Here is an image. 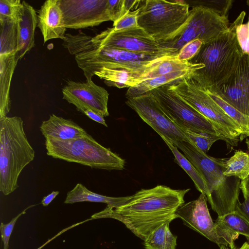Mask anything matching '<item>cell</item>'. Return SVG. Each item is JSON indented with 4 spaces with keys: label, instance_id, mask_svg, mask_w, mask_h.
Listing matches in <instances>:
<instances>
[{
    "label": "cell",
    "instance_id": "cell-41",
    "mask_svg": "<svg viewBox=\"0 0 249 249\" xmlns=\"http://www.w3.org/2000/svg\"><path fill=\"white\" fill-rule=\"evenodd\" d=\"M219 248L220 249H249V242H245L240 248H237L235 247L232 249H231L225 245H221Z\"/></svg>",
    "mask_w": 249,
    "mask_h": 249
},
{
    "label": "cell",
    "instance_id": "cell-15",
    "mask_svg": "<svg viewBox=\"0 0 249 249\" xmlns=\"http://www.w3.org/2000/svg\"><path fill=\"white\" fill-rule=\"evenodd\" d=\"M173 145L182 151L206 181L209 190L208 200L223 184L226 178L223 172L227 159L211 157L186 141L177 142Z\"/></svg>",
    "mask_w": 249,
    "mask_h": 249
},
{
    "label": "cell",
    "instance_id": "cell-8",
    "mask_svg": "<svg viewBox=\"0 0 249 249\" xmlns=\"http://www.w3.org/2000/svg\"><path fill=\"white\" fill-rule=\"evenodd\" d=\"M228 16H222L202 5H196L190 10L185 24L168 39L158 41L161 46L175 50L178 53L186 43L200 39L203 44L216 38L229 28Z\"/></svg>",
    "mask_w": 249,
    "mask_h": 249
},
{
    "label": "cell",
    "instance_id": "cell-16",
    "mask_svg": "<svg viewBox=\"0 0 249 249\" xmlns=\"http://www.w3.org/2000/svg\"><path fill=\"white\" fill-rule=\"evenodd\" d=\"M206 196L201 194L197 199L183 203L176 211L177 218L183 224L203 235L211 241L228 246L227 243L218 235L215 223L213 222L207 204Z\"/></svg>",
    "mask_w": 249,
    "mask_h": 249
},
{
    "label": "cell",
    "instance_id": "cell-30",
    "mask_svg": "<svg viewBox=\"0 0 249 249\" xmlns=\"http://www.w3.org/2000/svg\"><path fill=\"white\" fill-rule=\"evenodd\" d=\"M23 6L20 0H0V18L18 22L22 17Z\"/></svg>",
    "mask_w": 249,
    "mask_h": 249
},
{
    "label": "cell",
    "instance_id": "cell-10",
    "mask_svg": "<svg viewBox=\"0 0 249 249\" xmlns=\"http://www.w3.org/2000/svg\"><path fill=\"white\" fill-rule=\"evenodd\" d=\"M98 46L160 56H175L174 50L165 48L139 26L122 30L108 28L91 39Z\"/></svg>",
    "mask_w": 249,
    "mask_h": 249
},
{
    "label": "cell",
    "instance_id": "cell-3",
    "mask_svg": "<svg viewBox=\"0 0 249 249\" xmlns=\"http://www.w3.org/2000/svg\"><path fill=\"white\" fill-rule=\"evenodd\" d=\"M91 39V36L79 32L74 35L66 34L62 40L63 47L74 55L86 80H92L94 72L102 67L145 69L164 57L98 46Z\"/></svg>",
    "mask_w": 249,
    "mask_h": 249
},
{
    "label": "cell",
    "instance_id": "cell-21",
    "mask_svg": "<svg viewBox=\"0 0 249 249\" xmlns=\"http://www.w3.org/2000/svg\"><path fill=\"white\" fill-rule=\"evenodd\" d=\"M152 64L146 68L142 69L123 67L109 69L102 67L94 72V74L104 80V83L108 86L129 88L135 87L142 82L141 77Z\"/></svg>",
    "mask_w": 249,
    "mask_h": 249
},
{
    "label": "cell",
    "instance_id": "cell-35",
    "mask_svg": "<svg viewBox=\"0 0 249 249\" xmlns=\"http://www.w3.org/2000/svg\"><path fill=\"white\" fill-rule=\"evenodd\" d=\"M33 206L34 205L30 206L24 210L21 213L13 218L8 223L5 224L2 222L1 223L0 231L1 239L3 244V249H8L10 237L18 218H19L22 214H24L27 209Z\"/></svg>",
    "mask_w": 249,
    "mask_h": 249
},
{
    "label": "cell",
    "instance_id": "cell-31",
    "mask_svg": "<svg viewBox=\"0 0 249 249\" xmlns=\"http://www.w3.org/2000/svg\"><path fill=\"white\" fill-rule=\"evenodd\" d=\"M184 133L189 142L205 153L209 151L214 142L222 140L220 137L190 130H185Z\"/></svg>",
    "mask_w": 249,
    "mask_h": 249
},
{
    "label": "cell",
    "instance_id": "cell-42",
    "mask_svg": "<svg viewBox=\"0 0 249 249\" xmlns=\"http://www.w3.org/2000/svg\"><path fill=\"white\" fill-rule=\"evenodd\" d=\"M245 142H246V143L247 146L248 153L249 155V139H246V140Z\"/></svg>",
    "mask_w": 249,
    "mask_h": 249
},
{
    "label": "cell",
    "instance_id": "cell-6",
    "mask_svg": "<svg viewBox=\"0 0 249 249\" xmlns=\"http://www.w3.org/2000/svg\"><path fill=\"white\" fill-rule=\"evenodd\" d=\"M191 75L169 85L185 101L213 124L230 148L236 146L239 138L243 140L242 128Z\"/></svg>",
    "mask_w": 249,
    "mask_h": 249
},
{
    "label": "cell",
    "instance_id": "cell-36",
    "mask_svg": "<svg viewBox=\"0 0 249 249\" xmlns=\"http://www.w3.org/2000/svg\"><path fill=\"white\" fill-rule=\"evenodd\" d=\"M236 34L243 52L249 53V22L240 24L237 27Z\"/></svg>",
    "mask_w": 249,
    "mask_h": 249
},
{
    "label": "cell",
    "instance_id": "cell-38",
    "mask_svg": "<svg viewBox=\"0 0 249 249\" xmlns=\"http://www.w3.org/2000/svg\"><path fill=\"white\" fill-rule=\"evenodd\" d=\"M84 114L90 119L101 124L107 127V125L106 123L103 116L90 110H85Z\"/></svg>",
    "mask_w": 249,
    "mask_h": 249
},
{
    "label": "cell",
    "instance_id": "cell-40",
    "mask_svg": "<svg viewBox=\"0 0 249 249\" xmlns=\"http://www.w3.org/2000/svg\"><path fill=\"white\" fill-rule=\"evenodd\" d=\"M59 191H53L51 194L43 197L41 203L43 206H47L59 194Z\"/></svg>",
    "mask_w": 249,
    "mask_h": 249
},
{
    "label": "cell",
    "instance_id": "cell-9",
    "mask_svg": "<svg viewBox=\"0 0 249 249\" xmlns=\"http://www.w3.org/2000/svg\"><path fill=\"white\" fill-rule=\"evenodd\" d=\"M170 119L184 132L190 130L220 137L226 142L213 124L185 101L169 85L150 91Z\"/></svg>",
    "mask_w": 249,
    "mask_h": 249
},
{
    "label": "cell",
    "instance_id": "cell-24",
    "mask_svg": "<svg viewBox=\"0 0 249 249\" xmlns=\"http://www.w3.org/2000/svg\"><path fill=\"white\" fill-rule=\"evenodd\" d=\"M195 71L193 70L177 71L146 79L135 87L128 88L126 97L128 99L140 96L156 88L171 84L191 75Z\"/></svg>",
    "mask_w": 249,
    "mask_h": 249
},
{
    "label": "cell",
    "instance_id": "cell-37",
    "mask_svg": "<svg viewBox=\"0 0 249 249\" xmlns=\"http://www.w3.org/2000/svg\"><path fill=\"white\" fill-rule=\"evenodd\" d=\"M244 198L243 202H238L235 211L249 223V197Z\"/></svg>",
    "mask_w": 249,
    "mask_h": 249
},
{
    "label": "cell",
    "instance_id": "cell-27",
    "mask_svg": "<svg viewBox=\"0 0 249 249\" xmlns=\"http://www.w3.org/2000/svg\"><path fill=\"white\" fill-rule=\"evenodd\" d=\"M0 55L17 51V22L0 18Z\"/></svg>",
    "mask_w": 249,
    "mask_h": 249
},
{
    "label": "cell",
    "instance_id": "cell-34",
    "mask_svg": "<svg viewBox=\"0 0 249 249\" xmlns=\"http://www.w3.org/2000/svg\"><path fill=\"white\" fill-rule=\"evenodd\" d=\"M107 9L111 21L113 22L127 11L132 10L127 7L125 0H108Z\"/></svg>",
    "mask_w": 249,
    "mask_h": 249
},
{
    "label": "cell",
    "instance_id": "cell-20",
    "mask_svg": "<svg viewBox=\"0 0 249 249\" xmlns=\"http://www.w3.org/2000/svg\"><path fill=\"white\" fill-rule=\"evenodd\" d=\"M23 13L17 22L18 59H21L35 45V33L37 26V15L32 6L25 1H22Z\"/></svg>",
    "mask_w": 249,
    "mask_h": 249
},
{
    "label": "cell",
    "instance_id": "cell-23",
    "mask_svg": "<svg viewBox=\"0 0 249 249\" xmlns=\"http://www.w3.org/2000/svg\"><path fill=\"white\" fill-rule=\"evenodd\" d=\"M130 196L124 197H110L100 195L88 190L81 183H77L68 192L64 201L65 204H73L81 202L104 203L112 208H118L125 204Z\"/></svg>",
    "mask_w": 249,
    "mask_h": 249
},
{
    "label": "cell",
    "instance_id": "cell-7",
    "mask_svg": "<svg viewBox=\"0 0 249 249\" xmlns=\"http://www.w3.org/2000/svg\"><path fill=\"white\" fill-rule=\"evenodd\" d=\"M138 23L157 41L170 37L185 24L189 4L163 0H141Z\"/></svg>",
    "mask_w": 249,
    "mask_h": 249
},
{
    "label": "cell",
    "instance_id": "cell-12",
    "mask_svg": "<svg viewBox=\"0 0 249 249\" xmlns=\"http://www.w3.org/2000/svg\"><path fill=\"white\" fill-rule=\"evenodd\" d=\"M59 3L67 29L92 27L111 21L108 0H59Z\"/></svg>",
    "mask_w": 249,
    "mask_h": 249
},
{
    "label": "cell",
    "instance_id": "cell-29",
    "mask_svg": "<svg viewBox=\"0 0 249 249\" xmlns=\"http://www.w3.org/2000/svg\"><path fill=\"white\" fill-rule=\"evenodd\" d=\"M206 91L224 111L240 126L243 132V139L249 137V116L241 113L217 94L208 90Z\"/></svg>",
    "mask_w": 249,
    "mask_h": 249
},
{
    "label": "cell",
    "instance_id": "cell-5",
    "mask_svg": "<svg viewBox=\"0 0 249 249\" xmlns=\"http://www.w3.org/2000/svg\"><path fill=\"white\" fill-rule=\"evenodd\" d=\"M47 154L55 159L75 162L92 168L123 170L125 161L96 141L88 133L70 140L46 139Z\"/></svg>",
    "mask_w": 249,
    "mask_h": 249
},
{
    "label": "cell",
    "instance_id": "cell-39",
    "mask_svg": "<svg viewBox=\"0 0 249 249\" xmlns=\"http://www.w3.org/2000/svg\"><path fill=\"white\" fill-rule=\"evenodd\" d=\"M240 189L242 192L244 198L249 197V176L241 180Z\"/></svg>",
    "mask_w": 249,
    "mask_h": 249
},
{
    "label": "cell",
    "instance_id": "cell-22",
    "mask_svg": "<svg viewBox=\"0 0 249 249\" xmlns=\"http://www.w3.org/2000/svg\"><path fill=\"white\" fill-rule=\"evenodd\" d=\"M18 60L16 52L0 55V119L10 110V86Z\"/></svg>",
    "mask_w": 249,
    "mask_h": 249
},
{
    "label": "cell",
    "instance_id": "cell-13",
    "mask_svg": "<svg viewBox=\"0 0 249 249\" xmlns=\"http://www.w3.org/2000/svg\"><path fill=\"white\" fill-rule=\"evenodd\" d=\"M208 90L249 116V53L243 52L227 80L219 86Z\"/></svg>",
    "mask_w": 249,
    "mask_h": 249
},
{
    "label": "cell",
    "instance_id": "cell-19",
    "mask_svg": "<svg viewBox=\"0 0 249 249\" xmlns=\"http://www.w3.org/2000/svg\"><path fill=\"white\" fill-rule=\"evenodd\" d=\"M214 223L219 236L230 248L236 247L234 241L239 235L249 242V223L236 211L218 216Z\"/></svg>",
    "mask_w": 249,
    "mask_h": 249
},
{
    "label": "cell",
    "instance_id": "cell-26",
    "mask_svg": "<svg viewBox=\"0 0 249 249\" xmlns=\"http://www.w3.org/2000/svg\"><path fill=\"white\" fill-rule=\"evenodd\" d=\"M175 157V161L188 174L193 181L195 185L201 194L206 197L209 195V190L206 181L193 164L182 154L177 147L164 138H162Z\"/></svg>",
    "mask_w": 249,
    "mask_h": 249
},
{
    "label": "cell",
    "instance_id": "cell-33",
    "mask_svg": "<svg viewBox=\"0 0 249 249\" xmlns=\"http://www.w3.org/2000/svg\"><path fill=\"white\" fill-rule=\"evenodd\" d=\"M203 44V42L200 39L189 42L180 49L177 58L181 61H190L198 53Z\"/></svg>",
    "mask_w": 249,
    "mask_h": 249
},
{
    "label": "cell",
    "instance_id": "cell-32",
    "mask_svg": "<svg viewBox=\"0 0 249 249\" xmlns=\"http://www.w3.org/2000/svg\"><path fill=\"white\" fill-rule=\"evenodd\" d=\"M139 11L140 7L125 12L113 22L114 29L117 31L122 30L139 26L138 19Z\"/></svg>",
    "mask_w": 249,
    "mask_h": 249
},
{
    "label": "cell",
    "instance_id": "cell-11",
    "mask_svg": "<svg viewBox=\"0 0 249 249\" xmlns=\"http://www.w3.org/2000/svg\"><path fill=\"white\" fill-rule=\"evenodd\" d=\"M126 104L161 138L165 139L172 144L178 141L189 142L184 132L166 115L150 91L128 99Z\"/></svg>",
    "mask_w": 249,
    "mask_h": 249
},
{
    "label": "cell",
    "instance_id": "cell-44",
    "mask_svg": "<svg viewBox=\"0 0 249 249\" xmlns=\"http://www.w3.org/2000/svg\"><path fill=\"white\" fill-rule=\"evenodd\" d=\"M248 22H249V21H248Z\"/></svg>",
    "mask_w": 249,
    "mask_h": 249
},
{
    "label": "cell",
    "instance_id": "cell-17",
    "mask_svg": "<svg viewBox=\"0 0 249 249\" xmlns=\"http://www.w3.org/2000/svg\"><path fill=\"white\" fill-rule=\"evenodd\" d=\"M44 42L53 39H63L66 28L59 0H48L42 5L37 15V26Z\"/></svg>",
    "mask_w": 249,
    "mask_h": 249
},
{
    "label": "cell",
    "instance_id": "cell-4",
    "mask_svg": "<svg viewBox=\"0 0 249 249\" xmlns=\"http://www.w3.org/2000/svg\"><path fill=\"white\" fill-rule=\"evenodd\" d=\"M35 152L30 144L22 119L6 116L0 119V191L5 196L18 187V177L32 161Z\"/></svg>",
    "mask_w": 249,
    "mask_h": 249
},
{
    "label": "cell",
    "instance_id": "cell-2",
    "mask_svg": "<svg viewBox=\"0 0 249 249\" xmlns=\"http://www.w3.org/2000/svg\"><path fill=\"white\" fill-rule=\"evenodd\" d=\"M243 11L227 31L203 44L198 53L188 62L204 67L191 75L203 89L209 90L225 82L236 67L243 51L236 34L237 26L243 22Z\"/></svg>",
    "mask_w": 249,
    "mask_h": 249
},
{
    "label": "cell",
    "instance_id": "cell-43",
    "mask_svg": "<svg viewBox=\"0 0 249 249\" xmlns=\"http://www.w3.org/2000/svg\"><path fill=\"white\" fill-rule=\"evenodd\" d=\"M43 246H41L40 248H38V249H41Z\"/></svg>",
    "mask_w": 249,
    "mask_h": 249
},
{
    "label": "cell",
    "instance_id": "cell-25",
    "mask_svg": "<svg viewBox=\"0 0 249 249\" xmlns=\"http://www.w3.org/2000/svg\"><path fill=\"white\" fill-rule=\"evenodd\" d=\"M169 220L153 231L143 241L145 249H176L177 237L171 232Z\"/></svg>",
    "mask_w": 249,
    "mask_h": 249
},
{
    "label": "cell",
    "instance_id": "cell-18",
    "mask_svg": "<svg viewBox=\"0 0 249 249\" xmlns=\"http://www.w3.org/2000/svg\"><path fill=\"white\" fill-rule=\"evenodd\" d=\"M40 130L46 139L60 140L75 139L88 134L86 131L71 120L53 114L42 122Z\"/></svg>",
    "mask_w": 249,
    "mask_h": 249
},
{
    "label": "cell",
    "instance_id": "cell-14",
    "mask_svg": "<svg viewBox=\"0 0 249 249\" xmlns=\"http://www.w3.org/2000/svg\"><path fill=\"white\" fill-rule=\"evenodd\" d=\"M62 92L63 99L73 105L78 111L84 113L85 110H90L103 117L109 116V93L92 80L84 82L69 81Z\"/></svg>",
    "mask_w": 249,
    "mask_h": 249
},
{
    "label": "cell",
    "instance_id": "cell-1",
    "mask_svg": "<svg viewBox=\"0 0 249 249\" xmlns=\"http://www.w3.org/2000/svg\"><path fill=\"white\" fill-rule=\"evenodd\" d=\"M189 190H175L162 185L142 189L131 196L124 205L115 209L107 206L91 217L116 219L144 241L161 224L177 218L175 213L184 203V197Z\"/></svg>",
    "mask_w": 249,
    "mask_h": 249
},
{
    "label": "cell",
    "instance_id": "cell-28",
    "mask_svg": "<svg viewBox=\"0 0 249 249\" xmlns=\"http://www.w3.org/2000/svg\"><path fill=\"white\" fill-rule=\"evenodd\" d=\"M223 174L226 177H236L243 180L249 176V155L242 150L236 151L227 159Z\"/></svg>",
    "mask_w": 249,
    "mask_h": 249
}]
</instances>
